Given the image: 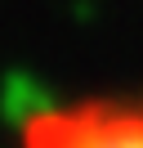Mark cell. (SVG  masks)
<instances>
[{"label": "cell", "instance_id": "obj_1", "mask_svg": "<svg viewBox=\"0 0 143 148\" xmlns=\"http://www.w3.org/2000/svg\"><path fill=\"white\" fill-rule=\"evenodd\" d=\"M18 148H143V85L40 103L18 126Z\"/></svg>", "mask_w": 143, "mask_h": 148}]
</instances>
